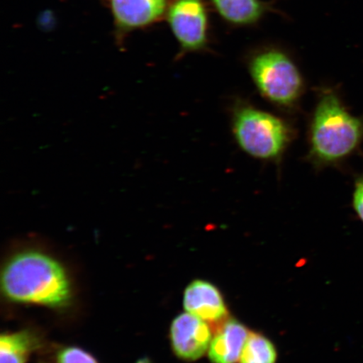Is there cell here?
<instances>
[{
	"instance_id": "obj_14",
	"label": "cell",
	"mask_w": 363,
	"mask_h": 363,
	"mask_svg": "<svg viewBox=\"0 0 363 363\" xmlns=\"http://www.w3.org/2000/svg\"><path fill=\"white\" fill-rule=\"evenodd\" d=\"M352 207L363 223V174L357 176L354 182Z\"/></svg>"
},
{
	"instance_id": "obj_13",
	"label": "cell",
	"mask_w": 363,
	"mask_h": 363,
	"mask_svg": "<svg viewBox=\"0 0 363 363\" xmlns=\"http://www.w3.org/2000/svg\"><path fill=\"white\" fill-rule=\"evenodd\" d=\"M57 363H98L89 353L77 347H67L58 354Z\"/></svg>"
},
{
	"instance_id": "obj_6",
	"label": "cell",
	"mask_w": 363,
	"mask_h": 363,
	"mask_svg": "<svg viewBox=\"0 0 363 363\" xmlns=\"http://www.w3.org/2000/svg\"><path fill=\"white\" fill-rule=\"evenodd\" d=\"M170 337L176 355L186 361H195L203 357L212 340L206 321L188 312L172 322Z\"/></svg>"
},
{
	"instance_id": "obj_8",
	"label": "cell",
	"mask_w": 363,
	"mask_h": 363,
	"mask_svg": "<svg viewBox=\"0 0 363 363\" xmlns=\"http://www.w3.org/2000/svg\"><path fill=\"white\" fill-rule=\"evenodd\" d=\"M118 25L126 30L152 24L164 16L167 0H111Z\"/></svg>"
},
{
	"instance_id": "obj_9",
	"label": "cell",
	"mask_w": 363,
	"mask_h": 363,
	"mask_svg": "<svg viewBox=\"0 0 363 363\" xmlns=\"http://www.w3.org/2000/svg\"><path fill=\"white\" fill-rule=\"evenodd\" d=\"M248 331L239 321L230 320L218 330L212 338L208 357L212 363H237L240 361Z\"/></svg>"
},
{
	"instance_id": "obj_5",
	"label": "cell",
	"mask_w": 363,
	"mask_h": 363,
	"mask_svg": "<svg viewBox=\"0 0 363 363\" xmlns=\"http://www.w3.org/2000/svg\"><path fill=\"white\" fill-rule=\"evenodd\" d=\"M167 19L183 53L206 48L208 19L203 0H174L167 10Z\"/></svg>"
},
{
	"instance_id": "obj_1",
	"label": "cell",
	"mask_w": 363,
	"mask_h": 363,
	"mask_svg": "<svg viewBox=\"0 0 363 363\" xmlns=\"http://www.w3.org/2000/svg\"><path fill=\"white\" fill-rule=\"evenodd\" d=\"M362 144L363 116H354L337 90L322 89L308 128V160L317 169L337 167Z\"/></svg>"
},
{
	"instance_id": "obj_11",
	"label": "cell",
	"mask_w": 363,
	"mask_h": 363,
	"mask_svg": "<svg viewBox=\"0 0 363 363\" xmlns=\"http://www.w3.org/2000/svg\"><path fill=\"white\" fill-rule=\"evenodd\" d=\"M36 340L29 331L4 334L0 338V363H26Z\"/></svg>"
},
{
	"instance_id": "obj_2",
	"label": "cell",
	"mask_w": 363,
	"mask_h": 363,
	"mask_svg": "<svg viewBox=\"0 0 363 363\" xmlns=\"http://www.w3.org/2000/svg\"><path fill=\"white\" fill-rule=\"evenodd\" d=\"M2 290L20 303L62 307L71 298L69 280L60 263L42 252L17 254L2 272Z\"/></svg>"
},
{
	"instance_id": "obj_12",
	"label": "cell",
	"mask_w": 363,
	"mask_h": 363,
	"mask_svg": "<svg viewBox=\"0 0 363 363\" xmlns=\"http://www.w3.org/2000/svg\"><path fill=\"white\" fill-rule=\"evenodd\" d=\"M277 351L269 339L261 334L250 333L240 363H276Z\"/></svg>"
},
{
	"instance_id": "obj_3",
	"label": "cell",
	"mask_w": 363,
	"mask_h": 363,
	"mask_svg": "<svg viewBox=\"0 0 363 363\" xmlns=\"http://www.w3.org/2000/svg\"><path fill=\"white\" fill-rule=\"evenodd\" d=\"M231 127L240 148L262 161H279L294 138L287 122L246 103L235 104Z\"/></svg>"
},
{
	"instance_id": "obj_4",
	"label": "cell",
	"mask_w": 363,
	"mask_h": 363,
	"mask_svg": "<svg viewBox=\"0 0 363 363\" xmlns=\"http://www.w3.org/2000/svg\"><path fill=\"white\" fill-rule=\"evenodd\" d=\"M249 72L262 96L279 108L297 106L305 91V81L292 59L279 50H267L254 56Z\"/></svg>"
},
{
	"instance_id": "obj_7",
	"label": "cell",
	"mask_w": 363,
	"mask_h": 363,
	"mask_svg": "<svg viewBox=\"0 0 363 363\" xmlns=\"http://www.w3.org/2000/svg\"><path fill=\"white\" fill-rule=\"evenodd\" d=\"M184 306L189 314L206 321H218L227 315V308L219 289L204 280H195L186 289Z\"/></svg>"
},
{
	"instance_id": "obj_10",
	"label": "cell",
	"mask_w": 363,
	"mask_h": 363,
	"mask_svg": "<svg viewBox=\"0 0 363 363\" xmlns=\"http://www.w3.org/2000/svg\"><path fill=\"white\" fill-rule=\"evenodd\" d=\"M220 15L234 25H251L264 11L260 0H211Z\"/></svg>"
}]
</instances>
